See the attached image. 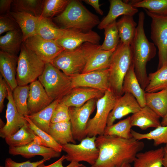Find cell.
Masks as SVG:
<instances>
[{"instance_id":"1","label":"cell","mask_w":167,"mask_h":167,"mask_svg":"<svg viewBox=\"0 0 167 167\" xmlns=\"http://www.w3.org/2000/svg\"><path fill=\"white\" fill-rule=\"evenodd\" d=\"M95 143L99 156L89 167H121L125 163L133 162L137 154L144 147L143 141L133 137L125 139L103 135L96 137Z\"/></svg>"},{"instance_id":"2","label":"cell","mask_w":167,"mask_h":167,"mask_svg":"<svg viewBox=\"0 0 167 167\" xmlns=\"http://www.w3.org/2000/svg\"><path fill=\"white\" fill-rule=\"evenodd\" d=\"M144 13L140 12L135 34L131 45L134 71L141 88L144 90L148 83L147 64L155 56L156 51L155 45L149 41L145 35L144 28Z\"/></svg>"},{"instance_id":"3","label":"cell","mask_w":167,"mask_h":167,"mask_svg":"<svg viewBox=\"0 0 167 167\" xmlns=\"http://www.w3.org/2000/svg\"><path fill=\"white\" fill-rule=\"evenodd\" d=\"M53 22L62 29L89 31L98 25V17L88 10L79 1L70 0L64 10L54 17Z\"/></svg>"},{"instance_id":"4","label":"cell","mask_w":167,"mask_h":167,"mask_svg":"<svg viewBox=\"0 0 167 167\" xmlns=\"http://www.w3.org/2000/svg\"><path fill=\"white\" fill-rule=\"evenodd\" d=\"M100 45L85 43L74 50H63L50 63L70 77L81 73L90 57Z\"/></svg>"},{"instance_id":"5","label":"cell","mask_w":167,"mask_h":167,"mask_svg":"<svg viewBox=\"0 0 167 167\" xmlns=\"http://www.w3.org/2000/svg\"><path fill=\"white\" fill-rule=\"evenodd\" d=\"M132 63L131 45L120 41L110 57L109 68V89L118 97L123 94L124 79Z\"/></svg>"},{"instance_id":"6","label":"cell","mask_w":167,"mask_h":167,"mask_svg":"<svg viewBox=\"0 0 167 167\" xmlns=\"http://www.w3.org/2000/svg\"><path fill=\"white\" fill-rule=\"evenodd\" d=\"M45 63L23 43L18 57L16 79L18 86L28 85L43 72Z\"/></svg>"},{"instance_id":"7","label":"cell","mask_w":167,"mask_h":167,"mask_svg":"<svg viewBox=\"0 0 167 167\" xmlns=\"http://www.w3.org/2000/svg\"><path fill=\"white\" fill-rule=\"evenodd\" d=\"M38 78L53 101L60 100L72 88L71 77L50 62L45 63L44 71Z\"/></svg>"},{"instance_id":"8","label":"cell","mask_w":167,"mask_h":167,"mask_svg":"<svg viewBox=\"0 0 167 167\" xmlns=\"http://www.w3.org/2000/svg\"><path fill=\"white\" fill-rule=\"evenodd\" d=\"M118 97L110 89L96 101V111L94 116L88 122L86 133L87 136H96L103 135L107 126L109 115L114 107Z\"/></svg>"},{"instance_id":"9","label":"cell","mask_w":167,"mask_h":167,"mask_svg":"<svg viewBox=\"0 0 167 167\" xmlns=\"http://www.w3.org/2000/svg\"><path fill=\"white\" fill-rule=\"evenodd\" d=\"M96 138L87 136L79 144L69 143L62 145V150L66 153L65 160L70 162L83 161L91 166L93 165L99 154L95 143Z\"/></svg>"},{"instance_id":"10","label":"cell","mask_w":167,"mask_h":167,"mask_svg":"<svg viewBox=\"0 0 167 167\" xmlns=\"http://www.w3.org/2000/svg\"><path fill=\"white\" fill-rule=\"evenodd\" d=\"M144 9L152 19L150 38L158 49V69L167 65V15H157Z\"/></svg>"},{"instance_id":"11","label":"cell","mask_w":167,"mask_h":167,"mask_svg":"<svg viewBox=\"0 0 167 167\" xmlns=\"http://www.w3.org/2000/svg\"><path fill=\"white\" fill-rule=\"evenodd\" d=\"M95 103V99H93L80 107H69L71 130L75 140L81 141L87 136V126L90 116L94 109Z\"/></svg>"},{"instance_id":"12","label":"cell","mask_w":167,"mask_h":167,"mask_svg":"<svg viewBox=\"0 0 167 167\" xmlns=\"http://www.w3.org/2000/svg\"><path fill=\"white\" fill-rule=\"evenodd\" d=\"M23 43L45 63L51 62L64 50L55 41L45 39L37 35L28 38Z\"/></svg>"},{"instance_id":"13","label":"cell","mask_w":167,"mask_h":167,"mask_svg":"<svg viewBox=\"0 0 167 167\" xmlns=\"http://www.w3.org/2000/svg\"><path fill=\"white\" fill-rule=\"evenodd\" d=\"M70 77L72 88L88 87L104 92L109 89V69L81 73Z\"/></svg>"},{"instance_id":"14","label":"cell","mask_w":167,"mask_h":167,"mask_svg":"<svg viewBox=\"0 0 167 167\" xmlns=\"http://www.w3.org/2000/svg\"><path fill=\"white\" fill-rule=\"evenodd\" d=\"M101 39L100 35L92 30L85 31L71 28L55 41L65 50L70 51L86 42L99 45Z\"/></svg>"},{"instance_id":"15","label":"cell","mask_w":167,"mask_h":167,"mask_svg":"<svg viewBox=\"0 0 167 167\" xmlns=\"http://www.w3.org/2000/svg\"><path fill=\"white\" fill-rule=\"evenodd\" d=\"M7 90L8 102L6 114V122L4 126L0 129V136L4 139L15 134L27 122L25 117L18 112L13 101L12 91L8 85Z\"/></svg>"},{"instance_id":"16","label":"cell","mask_w":167,"mask_h":167,"mask_svg":"<svg viewBox=\"0 0 167 167\" xmlns=\"http://www.w3.org/2000/svg\"><path fill=\"white\" fill-rule=\"evenodd\" d=\"M141 108L132 94L128 92L124 93L118 97L114 107L110 113L107 120V126L112 125L116 120L137 112Z\"/></svg>"},{"instance_id":"17","label":"cell","mask_w":167,"mask_h":167,"mask_svg":"<svg viewBox=\"0 0 167 167\" xmlns=\"http://www.w3.org/2000/svg\"><path fill=\"white\" fill-rule=\"evenodd\" d=\"M105 92L90 88H74L59 101L69 107H79L90 100L100 98L104 95Z\"/></svg>"},{"instance_id":"18","label":"cell","mask_w":167,"mask_h":167,"mask_svg":"<svg viewBox=\"0 0 167 167\" xmlns=\"http://www.w3.org/2000/svg\"><path fill=\"white\" fill-rule=\"evenodd\" d=\"M27 105L29 115L43 109L53 101L39 80L30 83Z\"/></svg>"},{"instance_id":"19","label":"cell","mask_w":167,"mask_h":167,"mask_svg":"<svg viewBox=\"0 0 167 167\" xmlns=\"http://www.w3.org/2000/svg\"><path fill=\"white\" fill-rule=\"evenodd\" d=\"M9 153L13 156L20 155L26 158H30L36 156H40L43 158L59 157L61 152L54 149L39 144L32 141L29 144L20 147H9Z\"/></svg>"},{"instance_id":"20","label":"cell","mask_w":167,"mask_h":167,"mask_svg":"<svg viewBox=\"0 0 167 167\" xmlns=\"http://www.w3.org/2000/svg\"><path fill=\"white\" fill-rule=\"evenodd\" d=\"M18 57L0 51V75L12 91L18 85L16 76Z\"/></svg>"},{"instance_id":"21","label":"cell","mask_w":167,"mask_h":167,"mask_svg":"<svg viewBox=\"0 0 167 167\" xmlns=\"http://www.w3.org/2000/svg\"><path fill=\"white\" fill-rule=\"evenodd\" d=\"M110 7L107 15L100 22L98 28L102 30L116 21L119 16L128 15L133 16L138 10L131 5L121 0H110Z\"/></svg>"},{"instance_id":"22","label":"cell","mask_w":167,"mask_h":167,"mask_svg":"<svg viewBox=\"0 0 167 167\" xmlns=\"http://www.w3.org/2000/svg\"><path fill=\"white\" fill-rule=\"evenodd\" d=\"M160 117L150 108L146 105L130 116L131 125L142 130L150 127L156 128L161 125Z\"/></svg>"},{"instance_id":"23","label":"cell","mask_w":167,"mask_h":167,"mask_svg":"<svg viewBox=\"0 0 167 167\" xmlns=\"http://www.w3.org/2000/svg\"><path fill=\"white\" fill-rule=\"evenodd\" d=\"M11 15L18 25L23 34V41L36 35L40 16L24 12L12 11Z\"/></svg>"},{"instance_id":"24","label":"cell","mask_w":167,"mask_h":167,"mask_svg":"<svg viewBox=\"0 0 167 167\" xmlns=\"http://www.w3.org/2000/svg\"><path fill=\"white\" fill-rule=\"evenodd\" d=\"M122 91L123 94L126 92L132 94L141 107L146 106L145 92L141 88L136 76L133 63L125 76L123 83Z\"/></svg>"},{"instance_id":"25","label":"cell","mask_w":167,"mask_h":167,"mask_svg":"<svg viewBox=\"0 0 167 167\" xmlns=\"http://www.w3.org/2000/svg\"><path fill=\"white\" fill-rule=\"evenodd\" d=\"M163 147L139 152L136 156L133 167H162Z\"/></svg>"},{"instance_id":"26","label":"cell","mask_w":167,"mask_h":167,"mask_svg":"<svg viewBox=\"0 0 167 167\" xmlns=\"http://www.w3.org/2000/svg\"><path fill=\"white\" fill-rule=\"evenodd\" d=\"M116 49L105 51L100 48L90 57L81 73L109 69L110 57Z\"/></svg>"},{"instance_id":"27","label":"cell","mask_w":167,"mask_h":167,"mask_svg":"<svg viewBox=\"0 0 167 167\" xmlns=\"http://www.w3.org/2000/svg\"><path fill=\"white\" fill-rule=\"evenodd\" d=\"M48 134L61 145L70 143H76L73 136L70 121L50 123Z\"/></svg>"},{"instance_id":"28","label":"cell","mask_w":167,"mask_h":167,"mask_svg":"<svg viewBox=\"0 0 167 167\" xmlns=\"http://www.w3.org/2000/svg\"><path fill=\"white\" fill-rule=\"evenodd\" d=\"M145 99L147 106L160 118L167 113V88L154 92H145Z\"/></svg>"},{"instance_id":"29","label":"cell","mask_w":167,"mask_h":167,"mask_svg":"<svg viewBox=\"0 0 167 167\" xmlns=\"http://www.w3.org/2000/svg\"><path fill=\"white\" fill-rule=\"evenodd\" d=\"M68 29L59 28L51 19L40 16L36 35L45 39L56 41L63 36Z\"/></svg>"},{"instance_id":"30","label":"cell","mask_w":167,"mask_h":167,"mask_svg":"<svg viewBox=\"0 0 167 167\" xmlns=\"http://www.w3.org/2000/svg\"><path fill=\"white\" fill-rule=\"evenodd\" d=\"M23 43L20 29L9 32L0 37V48L2 51L17 55Z\"/></svg>"},{"instance_id":"31","label":"cell","mask_w":167,"mask_h":167,"mask_svg":"<svg viewBox=\"0 0 167 167\" xmlns=\"http://www.w3.org/2000/svg\"><path fill=\"white\" fill-rule=\"evenodd\" d=\"M120 41L125 44L131 45L136 33L137 24L133 16L123 15L117 21Z\"/></svg>"},{"instance_id":"32","label":"cell","mask_w":167,"mask_h":167,"mask_svg":"<svg viewBox=\"0 0 167 167\" xmlns=\"http://www.w3.org/2000/svg\"><path fill=\"white\" fill-rule=\"evenodd\" d=\"M59 101V100H54L43 109L27 116L37 127L49 133L53 113Z\"/></svg>"},{"instance_id":"33","label":"cell","mask_w":167,"mask_h":167,"mask_svg":"<svg viewBox=\"0 0 167 167\" xmlns=\"http://www.w3.org/2000/svg\"><path fill=\"white\" fill-rule=\"evenodd\" d=\"M36 135L27 122L16 133L5 139L9 147H20L33 141Z\"/></svg>"},{"instance_id":"34","label":"cell","mask_w":167,"mask_h":167,"mask_svg":"<svg viewBox=\"0 0 167 167\" xmlns=\"http://www.w3.org/2000/svg\"><path fill=\"white\" fill-rule=\"evenodd\" d=\"M148 83L144 91L147 92L159 91L167 88V65L148 75Z\"/></svg>"},{"instance_id":"35","label":"cell","mask_w":167,"mask_h":167,"mask_svg":"<svg viewBox=\"0 0 167 167\" xmlns=\"http://www.w3.org/2000/svg\"><path fill=\"white\" fill-rule=\"evenodd\" d=\"M131 132L133 138L136 140H153L154 146L157 147L162 144H167V126L161 125L146 133H140L132 129Z\"/></svg>"},{"instance_id":"36","label":"cell","mask_w":167,"mask_h":167,"mask_svg":"<svg viewBox=\"0 0 167 167\" xmlns=\"http://www.w3.org/2000/svg\"><path fill=\"white\" fill-rule=\"evenodd\" d=\"M126 1L133 7L142 8L152 13L159 15H167V0Z\"/></svg>"},{"instance_id":"37","label":"cell","mask_w":167,"mask_h":167,"mask_svg":"<svg viewBox=\"0 0 167 167\" xmlns=\"http://www.w3.org/2000/svg\"><path fill=\"white\" fill-rule=\"evenodd\" d=\"M29 85L18 86L12 91L13 101L19 113L25 117L29 115L27 102Z\"/></svg>"},{"instance_id":"38","label":"cell","mask_w":167,"mask_h":167,"mask_svg":"<svg viewBox=\"0 0 167 167\" xmlns=\"http://www.w3.org/2000/svg\"><path fill=\"white\" fill-rule=\"evenodd\" d=\"M132 127L130 116H129L115 124L107 126L103 135L115 136L125 139H130L133 137L131 132Z\"/></svg>"},{"instance_id":"39","label":"cell","mask_w":167,"mask_h":167,"mask_svg":"<svg viewBox=\"0 0 167 167\" xmlns=\"http://www.w3.org/2000/svg\"><path fill=\"white\" fill-rule=\"evenodd\" d=\"M69 0H43L40 16L51 19L61 13L69 3Z\"/></svg>"},{"instance_id":"40","label":"cell","mask_w":167,"mask_h":167,"mask_svg":"<svg viewBox=\"0 0 167 167\" xmlns=\"http://www.w3.org/2000/svg\"><path fill=\"white\" fill-rule=\"evenodd\" d=\"M104 41L100 49L108 51L116 49L120 41L117 21L111 23L104 28Z\"/></svg>"},{"instance_id":"41","label":"cell","mask_w":167,"mask_h":167,"mask_svg":"<svg viewBox=\"0 0 167 167\" xmlns=\"http://www.w3.org/2000/svg\"><path fill=\"white\" fill-rule=\"evenodd\" d=\"M43 0H15L12 5L14 11L24 12L35 16H41Z\"/></svg>"},{"instance_id":"42","label":"cell","mask_w":167,"mask_h":167,"mask_svg":"<svg viewBox=\"0 0 167 167\" xmlns=\"http://www.w3.org/2000/svg\"><path fill=\"white\" fill-rule=\"evenodd\" d=\"M25 118L30 128L41 138L44 146L52 148L57 152H61L62 150L61 145L56 142L48 133L37 127L27 116H25Z\"/></svg>"},{"instance_id":"43","label":"cell","mask_w":167,"mask_h":167,"mask_svg":"<svg viewBox=\"0 0 167 167\" xmlns=\"http://www.w3.org/2000/svg\"><path fill=\"white\" fill-rule=\"evenodd\" d=\"M69 107L59 101L53 113L51 123H55L70 121Z\"/></svg>"},{"instance_id":"44","label":"cell","mask_w":167,"mask_h":167,"mask_svg":"<svg viewBox=\"0 0 167 167\" xmlns=\"http://www.w3.org/2000/svg\"><path fill=\"white\" fill-rule=\"evenodd\" d=\"M20 29L17 23L11 15L0 16V34Z\"/></svg>"},{"instance_id":"45","label":"cell","mask_w":167,"mask_h":167,"mask_svg":"<svg viewBox=\"0 0 167 167\" xmlns=\"http://www.w3.org/2000/svg\"><path fill=\"white\" fill-rule=\"evenodd\" d=\"M50 159L48 158H43L42 160L34 162H31L28 161L22 162H17L10 158L6 159L5 162V167H37L41 165L44 164L46 161Z\"/></svg>"},{"instance_id":"46","label":"cell","mask_w":167,"mask_h":167,"mask_svg":"<svg viewBox=\"0 0 167 167\" xmlns=\"http://www.w3.org/2000/svg\"><path fill=\"white\" fill-rule=\"evenodd\" d=\"M8 96L7 85L2 76L0 75V112L1 113L4 108L5 99Z\"/></svg>"},{"instance_id":"47","label":"cell","mask_w":167,"mask_h":167,"mask_svg":"<svg viewBox=\"0 0 167 167\" xmlns=\"http://www.w3.org/2000/svg\"><path fill=\"white\" fill-rule=\"evenodd\" d=\"M65 159V155H63L57 161L50 165H45L43 164L37 167H86L84 165L76 162H70L67 165L64 166L62 165V162Z\"/></svg>"},{"instance_id":"48","label":"cell","mask_w":167,"mask_h":167,"mask_svg":"<svg viewBox=\"0 0 167 167\" xmlns=\"http://www.w3.org/2000/svg\"><path fill=\"white\" fill-rule=\"evenodd\" d=\"M13 1L12 0H0V16L11 15V11H10V10Z\"/></svg>"},{"instance_id":"49","label":"cell","mask_w":167,"mask_h":167,"mask_svg":"<svg viewBox=\"0 0 167 167\" xmlns=\"http://www.w3.org/2000/svg\"><path fill=\"white\" fill-rule=\"evenodd\" d=\"M83 1L93 7L96 12L100 15H103V12L100 7L98 0H84Z\"/></svg>"},{"instance_id":"50","label":"cell","mask_w":167,"mask_h":167,"mask_svg":"<svg viewBox=\"0 0 167 167\" xmlns=\"http://www.w3.org/2000/svg\"><path fill=\"white\" fill-rule=\"evenodd\" d=\"M164 155L162 160V165L167 167V144L163 147Z\"/></svg>"},{"instance_id":"51","label":"cell","mask_w":167,"mask_h":167,"mask_svg":"<svg viewBox=\"0 0 167 167\" xmlns=\"http://www.w3.org/2000/svg\"><path fill=\"white\" fill-rule=\"evenodd\" d=\"M161 124L162 126H167V113L165 116L162 118L161 121Z\"/></svg>"},{"instance_id":"52","label":"cell","mask_w":167,"mask_h":167,"mask_svg":"<svg viewBox=\"0 0 167 167\" xmlns=\"http://www.w3.org/2000/svg\"><path fill=\"white\" fill-rule=\"evenodd\" d=\"M4 122H3L2 120L0 118V129L3 128L5 125L4 124Z\"/></svg>"},{"instance_id":"53","label":"cell","mask_w":167,"mask_h":167,"mask_svg":"<svg viewBox=\"0 0 167 167\" xmlns=\"http://www.w3.org/2000/svg\"><path fill=\"white\" fill-rule=\"evenodd\" d=\"M121 167H131L130 164L125 163Z\"/></svg>"},{"instance_id":"54","label":"cell","mask_w":167,"mask_h":167,"mask_svg":"<svg viewBox=\"0 0 167 167\" xmlns=\"http://www.w3.org/2000/svg\"><path fill=\"white\" fill-rule=\"evenodd\" d=\"M0 167H5V166H0Z\"/></svg>"}]
</instances>
